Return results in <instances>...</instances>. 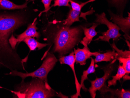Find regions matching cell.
Masks as SVG:
<instances>
[{"label": "cell", "instance_id": "obj_15", "mask_svg": "<svg viewBox=\"0 0 130 98\" xmlns=\"http://www.w3.org/2000/svg\"><path fill=\"white\" fill-rule=\"evenodd\" d=\"M23 41L27 45L31 51L35 50L37 48H38V50H39L48 45V44L39 43L35 38L32 37L26 38L23 39Z\"/></svg>", "mask_w": 130, "mask_h": 98}, {"label": "cell", "instance_id": "obj_22", "mask_svg": "<svg viewBox=\"0 0 130 98\" xmlns=\"http://www.w3.org/2000/svg\"><path fill=\"white\" fill-rule=\"evenodd\" d=\"M54 3L52 7L56 6H67L71 8V5L69 4V0H54Z\"/></svg>", "mask_w": 130, "mask_h": 98}, {"label": "cell", "instance_id": "obj_27", "mask_svg": "<svg viewBox=\"0 0 130 98\" xmlns=\"http://www.w3.org/2000/svg\"><path fill=\"white\" fill-rule=\"evenodd\" d=\"M0 66H2L1 65V64H0Z\"/></svg>", "mask_w": 130, "mask_h": 98}, {"label": "cell", "instance_id": "obj_2", "mask_svg": "<svg viewBox=\"0 0 130 98\" xmlns=\"http://www.w3.org/2000/svg\"><path fill=\"white\" fill-rule=\"evenodd\" d=\"M82 32V26L61 27L55 34L54 51L58 52L60 57L71 52L80 41Z\"/></svg>", "mask_w": 130, "mask_h": 98}, {"label": "cell", "instance_id": "obj_9", "mask_svg": "<svg viewBox=\"0 0 130 98\" xmlns=\"http://www.w3.org/2000/svg\"><path fill=\"white\" fill-rule=\"evenodd\" d=\"M61 64H66L72 69L74 75L75 79V85H76V93L75 95L71 96V98H78L79 96H81L80 95V90L81 88L80 87V84L79 82L78 79L77 78L75 72L74 64L75 63V56L74 52H72L69 55L66 56H62L59 60Z\"/></svg>", "mask_w": 130, "mask_h": 98}, {"label": "cell", "instance_id": "obj_3", "mask_svg": "<svg viewBox=\"0 0 130 98\" xmlns=\"http://www.w3.org/2000/svg\"><path fill=\"white\" fill-rule=\"evenodd\" d=\"M12 92L19 98H52L57 93L49 85L36 78L30 82L22 81L16 90Z\"/></svg>", "mask_w": 130, "mask_h": 98}, {"label": "cell", "instance_id": "obj_20", "mask_svg": "<svg viewBox=\"0 0 130 98\" xmlns=\"http://www.w3.org/2000/svg\"><path fill=\"white\" fill-rule=\"evenodd\" d=\"M96 1V0H89L88 1L85 2V3H82L81 4H79L78 3L74 2L72 0H69V2H70L71 5V6L72 9L81 11L82 9V8L85 5H86L88 3L93 2V1Z\"/></svg>", "mask_w": 130, "mask_h": 98}, {"label": "cell", "instance_id": "obj_23", "mask_svg": "<svg viewBox=\"0 0 130 98\" xmlns=\"http://www.w3.org/2000/svg\"><path fill=\"white\" fill-rule=\"evenodd\" d=\"M52 1L53 0H41V2H42L44 6V10L42 11L41 13H40L39 16L42 12H47L50 9V5Z\"/></svg>", "mask_w": 130, "mask_h": 98}, {"label": "cell", "instance_id": "obj_25", "mask_svg": "<svg viewBox=\"0 0 130 98\" xmlns=\"http://www.w3.org/2000/svg\"><path fill=\"white\" fill-rule=\"evenodd\" d=\"M34 1V0H26V1Z\"/></svg>", "mask_w": 130, "mask_h": 98}, {"label": "cell", "instance_id": "obj_12", "mask_svg": "<svg viewBox=\"0 0 130 98\" xmlns=\"http://www.w3.org/2000/svg\"><path fill=\"white\" fill-rule=\"evenodd\" d=\"M118 54L115 50L113 49V51L109 50L107 51L106 53H99L95 56V63H98L102 61H111L113 60L115 58H117Z\"/></svg>", "mask_w": 130, "mask_h": 98}, {"label": "cell", "instance_id": "obj_13", "mask_svg": "<svg viewBox=\"0 0 130 98\" xmlns=\"http://www.w3.org/2000/svg\"><path fill=\"white\" fill-rule=\"evenodd\" d=\"M80 13V11L71 9L69 13L67 19L63 21V25L70 27L75 22H79Z\"/></svg>", "mask_w": 130, "mask_h": 98}, {"label": "cell", "instance_id": "obj_7", "mask_svg": "<svg viewBox=\"0 0 130 98\" xmlns=\"http://www.w3.org/2000/svg\"><path fill=\"white\" fill-rule=\"evenodd\" d=\"M103 70L104 71V74L103 77L101 78L97 77L95 80L90 81L91 86L88 91L92 98H95L96 91L100 90V89L106 84V80L110 77L112 72L113 71V65H109L104 68Z\"/></svg>", "mask_w": 130, "mask_h": 98}, {"label": "cell", "instance_id": "obj_1", "mask_svg": "<svg viewBox=\"0 0 130 98\" xmlns=\"http://www.w3.org/2000/svg\"><path fill=\"white\" fill-rule=\"evenodd\" d=\"M23 23L22 17L19 15L0 14V64L11 71L20 58L10 46L9 36Z\"/></svg>", "mask_w": 130, "mask_h": 98}, {"label": "cell", "instance_id": "obj_21", "mask_svg": "<svg viewBox=\"0 0 130 98\" xmlns=\"http://www.w3.org/2000/svg\"><path fill=\"white\" fill-rule=\"evenodd\" d=\"M111 46L112 47H113V49L115 50L117 53V58H118V57H122V58H126L130 57V50H128V51L125 50V51H123L122 50H120L117 47V46L115 45L114 43L111 44Z\"/></svg>", "mask_w": 130, "mask_h": 98}, {"label": "cell", "instance_id": "obj_5", "mask_svg": "<svg viewBox=\"0 0 130 98\" xmlns=\"http://www.w3.org/2000/svg\"><path fill=\"white\" fill-rule=\"evenodd\" d=\"M96 19L95 22L98 24L106 25L108 29L106 32L102 33V35L99 36L98 38L95 39V41L101 40L103 41L109 42V40L113 39L114 41L117 40L121 36L120 33V29L119 27L116 24L113 23L108 20L106 17L105 13H103L101 14H95Z\"/></svg>", "mask_w": 130, "mask_h": 98}, {"label": "cell", "instance_id": "obj_14", "mask_svg": "<svg viewBox=\"0 0 130 98\" xmlns=\"http://www.w3.org/2000/svg\"><path fill=\"white\" fill-rule=\"evenodd\" d=\"M27 7V3L23 5H17L9 0H0V9L14 10L23 9Z\"/></svg>", "mask_w": 130, "mask_h": 98}, {"label": "cell", "instance_id": "obj_10", "mask_svg": "<svg viewBox=\"0 0 130 98\" xmlns=\"http://www.w3.org/2000/svg\"><path fill=\"white\" fill-rule=\"evenodd\" d=\"M111 19L113 22L119 27L120 30L125 33L127 38L129 39V31L130 29V15L128 13V17L123 18L122 16L115 14L109 11Z\"/></svg>", "mask_w": 130, "mask_h": 98}, {"label": "cell", "instance_id": "obj_4", "mask_svg": "<svg viewBox=\"0 0 130 98\" xmlns=\"http://www.w3.org/2000/svg\"><path fill=\"white\" fill-rule=\"evenodd\" d=\"M57 61V59L54 55L48 53L41 66L33 72L23 73L19 72L15 70H12L9 74H6V75L20 77L22 79V81H23L26 77H31L34 78H38L43 80L46 85H48L47 80L48 74L54 68Z\"/></svg>", "mask_w": 130, "mask_h": 98}, {"label": "cell", "instance_id": "obj_11", "mask_svg": "<svg viewBox=\"0 0 130 98\" xmlns=\"http://www.w3.org/2000/svg\"><path fill=\"white\" fill-rule=\"evenodd\" d=\"M105 84L103 87L100 89L99 91L101 92V95H104L108 92H110L111 97H114L116 96L118 98H130V91L125 90L122 89L121 90H113L108 88V86Z\"/></svg>", "mask_w": 130, "mask_h": 98}, {"label": "cell", "instance_id": "obj_16", "mask_svg": "<svg viewBox=\"0 0 130 98\" xmlns=\"http://www.w3.org/2000/svg\"><path fill=\"white\" fill-rule=\"evenodd\" d=\"M91 58V62L89 66L86 71H84L82 76L81 77V84H80V87L82 88L85 91L88 90L86 88L84 85L85 80L88 79V75L94 73L95 72V60L92 58Z\"/></svg>", "mask_w": 130, "mask_h": 98}, {"label": "cell", "instance_id": "obj_19", "mask_svg": "<svg viewBox=\"0 0 130 98\" xmlns=\"http://www.w3.org/2000/svg\"><path fill=\"white\" fill-rule=\"evenodd\" d=\"M120 63L122 64V66L126 72V74H130V57L128 58H122L118 57L117 58Z\"/></svg>", "mask_w": 130, "mask_h": 98}, {"label": "cell", "instance_id": "obj_8", "mask_svg": "<svg viewBox=\"0 0 130 98\" xmlns=\"http://www.w3.org/2000/svg\"><path fill=\"white\" fill-rule=\"evenodd\" d=\"M81 43L84 45L83 49L78 48L77 49H74V56L75 63L77 64L79 63L81 65H84L86 64V61L89 59L91 56H96L99 53L98 52H91L88 47V42L85 38L81 41Z\"/></svg>", "mask_w": 130, "mask_h": 98}, {"label": "cell", "instance_id": "obj_6", "mask_svg": "<svg viewBox=\"0 0 130 98\" xmlns=\"http://www.w3.org/2000/svg\"><path fill=\"white\" fill-rule=\"evenodd\" d=\"M37 18L34 19L32 24H30L28 26L27 30L23 33H22L17 36V38L15 39L13 36L12 35L11 38L9 39V43L11 47L13 49H15V46L17 42L23 41V39L28 38V37H36L39 38L40 36V34L38 32H37V30L38 28L36 27L37 22H36Z\"/></svg>", "mask_w": 130, "mask_h": 98}, {"label": "cell", "instance_id": "obj_17", "mask_svg": "<svg viewBox=\"0 0 130 98\" xmlns=\"http://www.w3.org/2000/svg\"><path fill=\"white\" fill-rule=\"evenodd\" d=\"M99 25V24L98 23H94L92 27L89 28L82 27L85 36V38L88 42V45L90 44L92 41L93 37L97 35L98 32L95 31V29Z\"/></svg>", "mask_w": 130, "mask_h": 98}, {"label": "cell", "instance_id": "obj_26", "mask_svg": "<svg viewBox=\"0 0 130 98\" xmlns=\"http://www.w3.org/2000/svg\"><path fill=\"white\" fill-rule=\"evenodd\" d=\"M0 88H2V87H1V86H0Z\"/></svg>", "mask_w": 130, "mask_h": 98}, {"label": "cell", "instance_id": "obj_18", "mask_svg": "<svg viewBox=\"0 0 130 98\" xmlns=\"http://www.w3.org/2000/svg\"><path fill=\"white\" fill-rule=\"evenodd\" d=\"M125 74L126 72L123 66L122 65H120L117 74L115 76L112 77L113 79L111 80H109L108 81V86L109 87L111 86H116L117 84V81L119 80L120 81V79L124 76H125Z\"/></svg>", "mask_w": 130, "mask_h": 98}, {"label": "cell", "instance_id": "obj_24", "mask_svg": "<svg viewBox=\"0 0 130 98\" xmlns=\"http://www.w3.org/2000/svg\"><path fill=\"white\" fill-rule=\"evenodd\" d=\"M109 1L113 4L119 6L124 1V0H109Z\"/></svg>", "mask_w": 130, "mask_h": 98}]
</instances>
